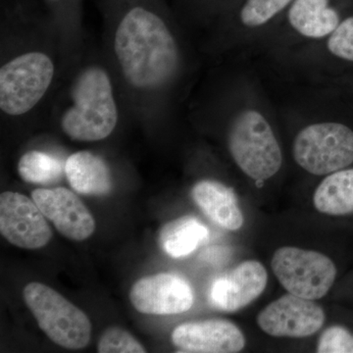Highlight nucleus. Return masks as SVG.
<instances>
[{"mask_svg": "<svg viewBox=\"0 0 353 353\" xmlns=\"http://www.w3.org/2000/svg\"><path fill=\"white\" fill-rule=\"evenodd\" d=\"M313 203L323 214H352L353 168L347 167L327 175L315 190Z\"/></svg>", "mask_w": 353, "mask_h": 353, "instance_id": "17", "label": "nucleus"}, {"mask_svg": "<svg viewBox=\"0 0 353 353\" xmlns=\"http://www.w3.org/2000/svg\"><path fill=\"white\" fill-rule=\"evenodd\" d=\"M294 161L315 176H327L353 163V130L341 122L303 128L292 145Z\"/></svg>", "mask_w": 353, "mask_h": 353, "instance_id": "5", "label": "nucleus"}, {"mask_svg": "<svg viewBox=\"0 0 353 353\" xmlns=\"http://www.w3.org/2000/svg\"><path fill=\"white\" fill-rule=\"evenodd\" d=\"M18 174L26 183L50 185L61 179L63 167L61 162L52 155L32 150L20 158Z\"/></svg>", "mask_w": 353, "mask_h": 353, "instance_id": "18", "label": "nucleus"}, {"mask_svg": "<svg viewBox=\"0 0 353 353\" xmlns=\"http://www.w3.org/2000/svg\"><path fill=\"white\" fill-rule=\"evenodd\" d=\"M70 102L60 117L68 138L92 143L105 139L117 126V102L110 76L99 65L83 67L72 82Z\"/></svg>", "mask_w": 353, "mask_h": 353, "instance_id": "1", "label": "nucleus"}, {"mask_svg": "<svg viewBox=\"0 0 353 353\" xmlns=\"http://www.w3.org/2000/svg\"><path fill=\"white\" fill-rule=\"evenodd\" d=\"M326 315L311 299L290 294L272 301L257 315V324L272 336L305 338L317 333Z\"/></svg>", "mask_w": 353, "mask_h": 353, "instance_id": "8", "label": "nucleus"}, {"mask_svg": "<svg viewBox=\"0 0 353 353\" xmlns=\"http://www.w3.org/2000/svg\"><path fill=\"white\" fill-rule=\"evenodd\" d=\"M99 353H145L146 350L126 330L111 327L106 330L97 343Z\"/></svg>", "mask_w": 353, "mask_h": 353, "instance_id": "20", "label": "nucleus"}, {"mask_svg": "<svg viewBox=\"0 0 353 353\" xmlns=\"http://www.w3.org/2000/svg\"><path fill=\"white\" fill-rule=\"evenodd\" d=\"M209 236L206 226L192 216H183L161 228L158 236L160 248L173 259L189 256Z\"/></svg>", "mask_w": 353, "mask_h": 353, "instance_id": "16", "label": "nucleus"}, {"mask_svg": "<svg viewBox=\"0 0 353 353\" xmlns=\"http://www.w3.org/2000/svg\"><path fill=\"white\" fill-rule=\"evenodd\" d=\"M32 199L65 238L82 241L94 233V216L72 190L62 187L37 189Z\"/></svg>", "mask_w": 353, "mask_h": 353, "instance_id": "10", "label": "nucleus"}, {"mask_svg": "<svg viewBox=\"0 0 353 353\" xmlns=\"http://www.w3.org/2000/svg\"><path fill=\"white\" fill-rule=\"evenodd\" d=\"M294 0H246L241 7V24L250 29L263 27L289 8Z\"/></svg>", "mask_w": 353, "mask_h": 353, "instance_id": "19", "label": "nucleus"}, {"mask_svg": "<svg viewBox=\"0 0 353 353\" xmlns=\"http://www.w3.org/2000/svg\"><path fill=\"white\" fill-rule=\"evenodd\" d=\"M228 146L239 168L256 182L268 180L282 167V150L273 129L254 109H245L234 117Z\"/></svg>", "mask_w": 353, "mask_h": 353, "instance_id": "2", "label": "nucleus"}, {"mask_svg": "<svg viewBox=\"0 0 353 353\" xmlns=\"http://www.w3.org/2000/svg\"><path fill=\"white\" fill-rule=\"evenodd\" d=\"M23 296L39 328L51 341L68 350L88 347L92 338V323L83 310L41 283L26 285Z\"/></svg>", "mask_w": 353, "mask_h": 353, "instance_id": "4", "label": "nucleus"}, {"mask_svg": "<svg viewBox=\"0 0 353 353\" xmlns=\"http://www.w3.org/2000/svg\"><path fill=\"white\" fill-rule=\"evenodd\" d=\"M172 341L181 352L234 353L245 347L243 332L223 319L183 323L172 333Z\"/></svg>", "mask_w": 353, "mask_h": 353, "instance_id": "12", "label": "nucleus"}, {"mask_svg": "<svg viewBox=\"0 0 353 353\" xmlns=\"http://www.w3.org/2000/svg\"><path fill=\"white\" fill-rule=\"evenodd\" d=\"M55 75L52 58L39 50L21 53L0 68V109L8 116L31 112L43 101Z\"/></svg>", "mask_w": 353, "mask_h": 353, "instance_id": "3", "label": "nucleus"}, {"mask_svg": "<svg viewBox=\"0 0 353 353\" xmlns=\"http://www.w3.org/2000/svg\"><path fill=\"white\" fill-rule=\"evenodd\" d=\"M65 174L72 189L83 196H103L113 189L110 169L101 157L83 150L67 158Z\"/></svg>", "mask_w": 353, "mask_h": 353, "instance_id": "14", "label": "nucleus"}, {"mask_svg": "<svg viewBox=\"0 0 353 353\" xmlns=\"http://www.w3.org/2000/svg\"><path fill=\"white\" fill-rule=\"evenodd\" d=\"M48 2V4L53 8L59 9L61 8H70V7L76 6L77 0H44Z\"/></svg>", "mask_w": 353, "mask_h": 353, "instance_id": "23", "label": "nucleus"}, {"mask_svg": "<svg viewBox=\"0 0 353 353\" xmlns=\"http://www.w3.org/2000/svg\"><path fill=\"white\" fill-rule=\"evenodd\" d=\"M292 29L304 38H328L341 23L340 13L331 0H294L288 10Z\"/></svg>", "mask_w": 353, "mask_h": 353, "instance_id": "15", "label": "nucleus"}, {"mask_svg": "<svg viewBox=\"0 0 353 353\" xmlns=\"http://www.w3.org/2000/svg\"><path fill=\"white\" fill-rule=\"evenodd\" d=\"M192 196L202 213L218 226L228 231L243 227L245 219L232 188L218 181L202 180L192 188Z\"/></svg>", "mask_w": 353, "mask_h": 353, "instance_id": "13", "label": "nucleus"}, {"mask_svg": "<svg viewBox=\"0 0 353 353\" xmlns=\"http://www.w3.org/2000/svg\"><path fill=\"white\" fill-rule=\"evenodd\" d=\"M317 352L353 353V334L341 326H332L320 336Z\"/></svg>", "mask_w": 353, "mask_h": 353, "instance_id": "22", "label": "nucleus"}, {"mask_svg": "<svg viewBox=\"0 0 353 353\" xmlns=\"http://www.w3.org/2000/svg\"><path fill=\"white\" fill-rule=\"evenodd\" d=\"M267 282L268 273L263 265L256 260H248L216 279L209 290V301L218 310L234 312L259 299Z\"/></svg>", "mask_w": 353, "mask_h": 353, "instance_id": "11", "label": "nucleus"}, {"mask_svg": "<svg viewBox=\"0 0 353 353\" xmlns=\"http://www.w3.org/2000/svg\"><path fill=\"white\" fill-rule=\"evenodd\" d=\"M272 270L290 294L317 301L328 294L336 267L327 255L294 246H284L272 257Z\"/></svg>", "mask_w": 353, "mask_h": 353, "instance_id": "6", "label": "nucleus"}, {"mask_svg": "<svg viewBox=\"0 0 353 353\" xmlns=\"http://www.w3.org/2000/svg\"><path fill=\"white\" fill-rule=\"evenodd\" d=\"M130 301L143 314L174 315L192 308L194 294L185 279L175 274L159 273L137 281L130 290Z\"/></svg>", "mask_w": 353, "mask_h": 353, "instance_id": "9", "label": "nucleus"}, {"mask_svg": "<svg viewBox=\"0 0 353 353\" xmlns=\"http://www.w3.org/2000/svg\"><path fill=\"white\" fill-rule=\"evenodd\" d=\"M327 48L334 57L353 63V15L341 20L327 39Z\"/></svg>", "mask_w": 353, "mask_h": 353, "instance_id": "21", "label": "nucleus"}, {"mask_svg": "<svg viewBox=\"0 0 353 353\" xmlns=\"http://www.w3.org/2000/svg\"><path fill=\"white\" fill-rule=\"evenodd\" d=\"M0 233L11 245L31 250L44 248L52 238L38 204L15 192L0 194Z\"/></svg>", "mask_w": 353, "mask_h": 353, "instance_id": "7", "label": "nucleus"}]
</instances>
